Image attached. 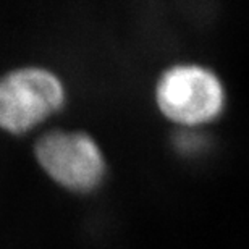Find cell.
Returning a JSON list of instances; mask_svg holds the SVG:
<instances>
[{
	"label": "cell",
	"instance_id": "obj_2",
	"mask_svg": "<svg viewBox=\"0 0 249 249\" xmlns=\"http://www.w3.org/2000/svg\"><path fill=\"white\" fill-rule=\"evenodd\" d=\"M33 154L47 178L70 193H92L106 180L107 160L101 146L79 129H49L36 139Z\"/></svg>",
	"mask_w": 249,
	"mask_h": 249
},
{
	"label": "cell",
	"instance_id": "obj_1",
	"mask_svg": "<svg viewBox=\"0 0 249 249\" xmlns=\"http://www.w3.org/2000/svg\"><path fill=\"white\" fill-rule=\"evenodd\" d=\"M68 102L60 74L42 65H23L0 76V131L24 136L62 112Z\"/></svg>",
	"mask_w": 249,
	"mask_h": 249
},
{
	"label": "cell",
	"instance_id": "obj_4",
	"mask_svg": "<svg viewBox=\"0 0 249 249\" xmlns=\"http://www.w3.org/2000/svg\"><path fill=\"white\" fill-rule=\"evenodd\" d=\"M175 146L178 147V151L181 154H185V156H196V154H201L204 149H206L207 141L201 133L186 129V131H181L177 134Z\"/></svg>",
	"mask_w": 249,
	"mask_h": 249
},
{
	"label": "cell",
	"instance_id": "obj_3",
	"mask_svg": "<svg viewBox=\"0 0 249 249\" xmlns=\"http://www.w3.org/2000/svg\"><path fill=\"white\" fill-rule=\"evenodd\" d=\"M156 97L163 115L185 126L211 122L220 115L225 106V89L220 78L196 63L168 68L159 78Z\"/></svg>",
	"mask_w": 249,
	"mask_h": 249
}]
</instances>
